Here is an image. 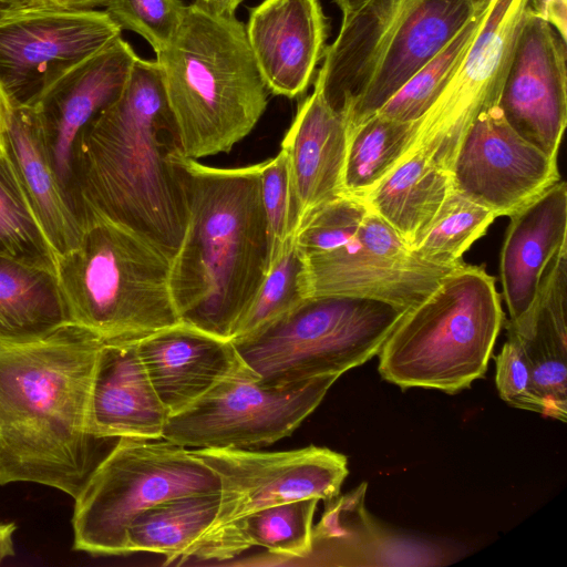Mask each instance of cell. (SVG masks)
<instances>
[{
    "instance_id": "obj_30",
    "label": "cell",
    "mask_w": 567,
    "mask_h": 567,
    "mask_svg": "<svg viewBox=\"0 0 567 567\" xmlns=\"http://www.w3.org/2000/svg\"><path fill=\"white\" fill-rule=\"evenodd\" d=\"M365 484L329 501L320 523L312 529V547L306 558L332 559L329 565H363L364 558H385L384 542L391 539L364 507ZM389 556V554H388ZM305 558V559H306Z\"/></svg>"
},
{
    "instance_id": "obj_11",
    "label": "cell",
    "mask_w": 567,
    "mask_h": 567,
    "mask_svg": "<svg viewBox=\"0 0 567 567\" xmlns=\"http://www.w3.org/2000/svg\"><path fill=\"white\" fill-rule=\"evenodd\" d=\"M190 452L217 475L219 506L214 523L186 560L198 545L255 512L303 498H334L348 475L343 454L315 445L280 452L236 447H202Z\"/></svg>"
},
{
    "instance_id": "obj_21",
    "label": "cell",
    "mask_w": 567,
    "mask_h": 567,
    "mask_svg": "<svg viewBox=\"0 0 567 567\" xmlns=\"http://www.w3.org/2000/svg\"><path fill=\"white\" fill-rule=\"evenodd\" d=\"M169 416L138 354L136 340L103 342L91 395L94 435L102 440H158Z\"/></svg>"
},
{
    "instance_id": "obj_40",
    "label": "cell",
    "mask_w": 567,
    "mask_h": 567,
    "mask_svg": "<svg viewBox=\"0 0 567 567\" xmlns=\"http://www.w3.org/2000/svg\"><path fill=\"white\" fill-rule=\"evenodd\" d=\"M529 11L549 22L567 40V0H529Z\"/></svg>"
},
{
    "instance_id": "obj_32",
    "label": "cell",
    "mask_w": 567,
    "mask_h": 567,
    "mask_svg": "<svg viewBox=\"0 0 567 567\" xmlns=\"http://www.w3.org/2000/svg\"><path fill=\"white\" fill-rule=\"evenodd\" d=\"M487 9L488 7L476 12L455 37L411 76L377 113L400 122L420 120L458 69L480 30Z\"/></svg>"
},
{
    "instance_id": "obj_20",
    "label": "cell",
    "mask_w": 567,
    "mask_h": 567,
    "mask_svg": "<svg viewBox=\"0 0 567 567\" xmlns=\"http://www.w3.org/2000/svg\"><path fill=\"white\" fill-rule=\"evenodd\" d=\"M348 147V125L318 86L299 105L286 132L281 148L286 154L296 229L316 207L342 195Z\"/></svg>"
},
{
    "instance_id": "obj_23",
    "label": "cell",
    "mask_w": 567,
    "mask_h": 567,
    "mask_svg": "<svg viewBox=\"0 0 567 567\" xmlns=\"http://www.w3.org/2000/svg\"><path fill=\"white\" fill-rule=\"evenodd\" d=\"M567 247L546 268L529 309L507 321V334L520 343L529 363L544 415L566 422L567 416Z\"/></svg>"
},
{
    "instance_id": "obj_19",
    "label": "cell",
    "mask_w": 567,
    "mask_h": 567,
    "mask_svg": "<svg viewBox=\"0 0 567 567\" xmlns=\"http://www.w3.org/2000/svg\"><path fill=\"white\" fill-rule=\"evenodd\" d=\"M302 257L308 298L358 296L406 308L424 300L456 268L426 262L414 252L406 257L379 254L362 246L355 235L334 249Z\"/></svg>"
},
{
    "instance_id": "obj_37",
    "label": "cell",
    "mask_w": 567,
    "mask_h": 567,
    "mask_svg": "<svg viewBox=\"0 0 567 567\" xmlns=\"http://www.w3.org/2000/svg\"><path fill=\"white\" fill-rule=\"evenodd\" d=\"M186 8L182 0H109L104 11L121 30L144 38L157 54L173 41Z\"/></svg>"
},
{
    "instance_id": "obj_13",
    "label": "cell",
    "mask_w": 567,
    "mask_h": 567,
    "mask_svg": "<svg viewBox=\"0 0 567 567\" xmlns=\"http://www.w3.org/2000/svg\"><path fill=\"white\" fill-rule=\"evenodd\" d=\"M528 6L529 0H492L458 69L419 120L406 153L420 151L450 173L468 126L482 111L498 104Z\"/></svg>"
},
{
    "instance_id": "obj_34",
    "label": "cell",
    "mask_w": 567,
    "mask_h": 567,
    "mask_svg": "<svg viewBox=\"0 0 567 567\" xmlns=\"http://www.w3.org/2000/svg\"><path fill=\"white\" fill-rule=\"evenodd\" d=\"M307 298L305 260L296 245L293 233L238 320L230 340L249 334L285 316Z\"/></svg>"
},
{
    "instance_id": "obj_8",
    "label": "cell",
    "mask_w": 567,
    "mask_h": 567,
    "mask_svg": "<svg viewBox=\"0 0 567 567\" xmlns=\"http://www.w3.org/2000/svg\"><path fill=\"white\" fill-rule=\"evenodd\" d=\"M409 309L358 296L310 297L231 341L262 384L282 388L364 364Z\"/></svg>"
},
{
    "instance_id": "obj_36",
    "label": "cell",
    "mask_w": 567,
    "mask_h": 567,
    "mask_svg": "<svg viewBox=\"0 0 567 567\" xmlns=\"http://www.w3.org/2000/svg\"><path fill=\"white\" fill-rule=\"evenodd\" d=\"M260 194L267 227L269 270L296 231L289 167L282 150L260 163Z\"/></svg>"
},
{
    "instance_id": "obj_27",
    "label": "cell",
    "mask_w": 567,
    "mask_h": 567,
    "mask_svg": "<svg viewBox=\"0 0 567 567\" xmlns=\"http://www.w3.org/2000/svg\"><path fill=\"white\" fill-rule=\"evenodd\" d=\"M318 498L291 501L255 512L216 537L202 543L188 559H231L250 547L266 548L285 559H305L311 551Z\"/></svg>"
},
{
    "instance_id": "obj_6",
    "label": "cell",
    "mask_w": 567,
    "mask_h": 567,
    "mask_svg": "<svg viewBox=\"0 0 567 567\" xmlns=\"http://www.w3.org/2000/svg\"><path fill=\"white\" fill-rule=\"evenodd\" d=\"M72 323L103 342L138 340L181 321L171 257L143 235L91 215L78 246L56 256Z\"/></svg>"
},
{
    "instance_id": "obj_42",
    "label": "cell",
    "mask_w": 567,
    "mask_h": 567,
    "mask_svg": "<svg viewBox=\"0 0 567 567\" xmlns=\"http://www.w3.org/2000/svg\"><path fill=\"white\" fill-rule=\"evenodd\" d=\"M16 529L17 525L14 523L0 522V565L16 554L13 544Z\"/></svg>"
},
{
    "instance_id": "obj_44",
    "label": "cell",
    "mask_w": 567,
    "mask_h": 567,
    "mask_svg": "<svg viewBox=\"0 0 567 567\" xmlns=\"http://www.w3.org/2000/svg\"><path fill=\"white\" fill-rule=\"evenodd\" d=\"M35 11V10H34ZM28 11L20 10L11 4L0 2V23Z\"/></svg>"
},
{
    "instance_id": "obj_5",
    "label": "cell",
    "mask_w": 567,
    "mask_h": 567,
    "mask_svg": "<svg viewBox=\"0 0 567 567\" xmlns=\"http://www.w3.org/2000/svg\"><path fill=\"white\" fill-rule=\"evenodd\" d=\"M480 10L468 0H368L342 18L315 79L348 131L375 114Z\"/></svg>"
},
{
    "instance_id": "obj_2",
    "label": "cell",
    "mask_w": 567,
    "mask_h": 567,
    "mask_svg": "<svg viewBox=\"0 0 567 567\" xmlns=\"http://www.w3.org/2000/svg\"><path fill=\"white\" fill-rule=\"evenodd\" d=\"M178 147L161 68L138 56L120 96L76 143L75 177L89 219L97 215L125 226L172 258L187 221L172 161Z\"/></svg>"
},
{
    "instance_id": "obj_35",
    "label": "cell",
    "mask_w": 567,
    "mask_h": 567,
    "mask_svg": "<svg viewBox=\"0 0 567 567\" xmlns=\"http://www.w3.org/2000/svg\"><path fill=\"white\" fill-rule=\"evenodd\" d=\"M369 208L360 198L340 196L309 212L295 231L303 256L334 249L357 233Z\"/></svg>"
},
{
    "instance_id": "obj_15",
    "label": "cell",
    "mask_w": 567,
    "mask_h": 567,
    "mask_svg": "<svg viewBox=\"0 0 567 567\" xmlns=\"http://www.w3.org/2000/svg\"><path fill=\"white\" fill-rule=\"evenodd\" d=\"M138 56L116 38L51 85L33 105L65 202L85 227L87 212L75 177V147L85 126L122 93Z\"/></svg>"
},
{
    "instance_id": "obj_24",
    "label": "cell",
    "mask_w": 567,
    "mask_h": 567,
    "mask_svg": "<svg viewBox=\"0 0 567 567\" xmlns=\"http://www.w3.org/2000/svg\"><path fill=\"white\" fill-rule=\"evenodd\" d=\"M0 145L55 256L74 249L83 227L62 194L33 107L6 103Z\"/></svg>"
},
{
    "instance_id": "obj_43",
    "label": "cell",
    "mask_w": 567,
    "mask_h": 567,
    "mask_svg": "<svg viewBox=\"0 0 567 567\" xmlns=\"http://www.w3.org/2000/svg\"><path fill=\"white\" fill-rule=\"evenodd\" d=\"M367 1L368 0H334L342 12V17L354 12Z\"/></svg>"
},
{
    "instance_id": "obj_25",
    "label": "cell",
    "mask_w": 567,
    "mask_h": 567,
    "mask_svg": "<svg viewBox=\"0 0 567 567\" xmlns=\"http://www.w3.org/2000/svg\"><path fill=\"white\" fill-rule=\"evenodd\" d=\"M452 188L450 173L424 153L413 151L362 198L410 249L426 230Z\"/></svg>"
},
{
    "instance_id": "obj_16",
    "label": "cell",
    "mask_w": 567,
    "mask_h": 567,
    "mask_svg": "<svg viewBox=\"0 0 567 567\" xmlns=\"http://www.w3.org/2000/svg\"><path fill=\"white\" fill-rule=\"evenodd\" d=\"M498 107L508 125L557 158L567 124V40L528 11L518 31Z\"/></svg>"
},
{
    "instance_id": "obj_10",
    "label": "cell",
    "mask_w": 567,
    "mask_h": 567,
    "mask_svg": "<svg viewBox=\"0 0 567 567\" xmlns=\"http://www.w3.org/2000/svg\"><path fill=\"white\" fill-rule=\"evenodd\" d=\"M338 378L321 375L282 388L259 380L221 383L171 415L162 439L193 449L270 445L289 436L317 409Z\"/></svg>"
},
{
    "instance_id": "obj_26",
    "label": "cell",
    "mask_w": 567,
    "mask_h": 567,
    "mask_svg": "<svg viewBox=\"0 0 567 567\" xmlns=\"http://www.w3.org/2000/svg\"><path fill=\"white\" fill-rule=\"evenodd\" d=\"M68 323L55 269L0 256V344L34 341Z\"/></svg>"
},
{
    "instance_id": "obj_45",
    "label": "cell",
    "mask_w": 567,
    "mask_h": 567,
    "mask_svg": "<svg viewBox=\"0 0 567 567\" xmlns=\"http://www.w3.org/2000/svg\"><path fill=\"white\" fill-rule=\"evenodd\" d=\"M476 10H483L489 6L492 0H468Z\"/></svg>"
},
{
    "instance_id": "obj_3",
    "label": "cell",
    "mask_w": 567,
    "mask_h": 567,
    "mask_svg": "<svg viewBox=\"0 0 567 567\" xmlns=\"http://www.w3.org/2000/svg\"><path fill=\"white\" fill-rule=\"evenodd\" d=\"M187 221L171 258V289L181 320L231 339L268 271L260 163L219 168L172 154Z\"/></svg>"
},
{
    "instance_id": "obj_39",
    "label": "cell",
    "mask_w": 567,
    "mask_h": 567,
    "mask_svg": "<svg viewBox=\"0 0 567 567\" xmlns=\"http://www.w3.org/2000/svg\"><path fill=\"white\" fill-rule=\"evenodd\" d=\"M20 10L34 11L45 9H97L106 7L109 0H0Z\"/></svg>"
},
{
    "instance_id": "obj_17",
    "label": "cell",
    "mask_w": 567,
    "mask_h": 567,
    "mask_svg": "<svg viewBox=\"0 0 567 567\" xmlns=\"http://www.w3.org/2000/svg\"><path fill=\"white\" fill-rule=\"evenodd\" d=\"M136 347L171 415L186 410L221 383L259 380L230 339L183 320L136 340Z\"/></svg>"
},
{
    "instance_id": "obj_38",
    "label": "cell",
    "mask_w": 567,
    "mask_h": 567,
    "mask_svg": "<svg viewBox=\"0 0 567 567\" xmlns=\"http://www.w3.org/2000/svg\"><path fill=\"white\" fill-rule=\"evenodd\" d=\"M507 337L496 357L495 383L499 396L514 408L544 415V405L535 391L524 350L516 338L509 334Z\"/></svg>"
},
{
    "instance_id": "obj_29",
    "label": "cell",
    "mask_w": 567,
    "mask_h": 567,
    "mask_svg": "<svg viewBox=\"0 0 567 567\" xmlns=\"http://www.w3.org/2000/svg\"><path fill=\"white\" fill-rule=\"evenodd\" d=\"M419 120L400 122L378 113L348 131L342 195L362 199L412 146Z\"/></svg>"
},
{
    "instance_id": "obj_1",
    "label": "cell",
    "mask_w": 567,
    "mask_h": 567,
    "mask_svg": "<svg viewBox=\"0 0 567 567\" xmlns=\"http://www.w3.org/2000/svg\"><path fill=\"white\" fill-rule=\"evenodd\" d=\"M102 344L75 323L0 344V486L34 483L73 499L80 494L109 441L91 425Z\"/></svg>"
},
{
    "instance_id": "obj_12",
    "label": "cell",
    "mask_w": 567,
    "mask_h": 567,
    "mask_svg": "<svg viewBox=\"0 0 567 567\" xmlns=\"http://www.w3.org/2000/svg\"><path fill=\"white\" fill-rule=\"evenodd\" d=\"M122 30L104 10L45 9L0 23V93L8 105L32 107L43 93Z\"/></svg>"
},
{
    "instance_id": "obj_46",
    "label": "cell",
    "mask_w": 567,
    "mask_h": 567,
    "mask_svg": "<svg viewBox=\"0 0 567 567\" xmlns=\"http://www.w3.org/2000/svg\"><path fill=\"white\" fill-rule=\"evenodd\" d=\"M4 105H6V101L3 100V97L0 93V130L2 126V122H3Z\"/></svg>"
},
{
    "instance_id": "obj_9",
    "label": "cell",
    "mask_w": 567,
    "mask_h": 567,
    "mask_svg": "<svg viewBox=\"0 0 567 567\" xmlns=\"http://www.w3.org/2000/svg\"><path fill=\"white\" fill-rule=\"evenodd\" d=\"M219 493L213 470L164 439L120 437L74 498L73 549L126 555L131 523L147 508L185 495Z\"/></svg>"
},
{
    "instance_id": "obj_4",
    "label": "cell",
    "mask_w": 567,
    "mask_h": 567,
    "mask_svg": "<svg viewBox=\"0 0 567 567\" xmlns=\"http://www.w3.org/2000/svg\"><path fill=\"white\" fill-rule=\"evenodd\" d=\"M156 61L186 157L229 153L265 113L269 91L245 24L236 18L187 6L176 35Z\"/></svg>"
},
{
    "instance_id": "obj_28",
    "label": "cell",
    "mask_w": 567,
    "mask_h": 567,
    "mask_svg": "<svg viewBox=\"0 0 567 567\" xmlns=\"http://www.w3.org/2000/svg\"><path fill=\"white\" fill-rule=\"evenodd\" d=\"M218 506L219 493H214L179 496L147 508L127 528L128 554H162L165 565L185 561L214 523Z\"/></svg>"
},
{
    "instance_id": "obj_7",
    "label": "cell",
    "mask_w": 567,
    "mask_h": 567,
    "mask_svg": "<svg viewBox=\"0 0 567 567\" xmlns=\"http://www.w3.org/2000/svg\"><path fill=\"white\" fill-rule=\"evenodd\" d=\"M503 322L494 278L463 262L400 319L378 371L401 389L457 393L484 377Z\"/></svg>"
},
{
    "instance_id": "obj_33",
    "label": "cell",
    "mask_w": 567,
    "mask_h": 567,
    "mask_svg": "<svg viewBox=\"0 0 567 567\" xmlns=\"http://www.w3.org/2000/svg\"><path fill=\"white\" fill-rule=\"evenodd\" d=\"M0 256L55 269L56 256L0 145Z\"/></svg>"
},
{
    "instance_id": "obj_31",
    "label": "cell",
    "mask_w": 567,
    "mask_h": 567,
    "mask_svg": "<svg viewBox=\"0 0 567 567\" xmlns=\"http://www.w3.org/2000/svg\"><path fill=\"white\" fill-rule=\"evenodd\" d=\"M496 215L452 186L437 214L412 251L422 260L446 267L462 265L467 249L483 237Z\"/></svg>"
},
{
    "instance_id": "obj_18",
    "label": "cell",
    "mask_w": 567,
    "mask_h": 567,
    "mask_svg": "<svg viewBox=\"0 0 567 567\" xmlns=\"http://www.w3.org/2000/svg\"><path fill=\"white\" fill-rule=\"evenodd\" d=\"M248 44L275 95H302L327 49L328 23L319 0H264L249 10Z\"/></svg>"
},
{
    "instance_id": "obj_41",
    "label": "cell",
    "mask_w": 567,
    "mask_h": 567,
    "mask_svg": "<svg viewBox=\"0 0 567 567\" xmlns=\"http://www.w3.org/2000/svg\"><path fill=\"white\" fill-rule=\"evenodd\" d=\"M243 0H194L193 4L204 12L223 19H235Z\"/></svg>"
},
{
    "instance_id": "obj_14",
    "label": "cell",
    "mask_w": 567,
    "mask_h": 567,
    "mask_svg": "<svg viewBox=\"0 0 567 567\" xmlns=\"http://www.w3.org/2000/svg\"><path fill=\"white\" fill-rule=\"evenodd\" d=\"M450 175L455 190L496 217H509L561 179L557 158L520 137L498 104L482 111L468 126Z\"/></svg>"
},
{
    "instance_id": "obj_22",
    "label": "cell",
    "mask_w": 567,
    "mask_h": 567,
    "mask_svg": "<svg viewBox=\"0 0 567 567\" xmlns=\"http://www.w3.org/2000/svg\"><path fill=\"white\" fill-rule=\"evenodd\" d=\"M499 276L509 320L533 303L553 258L567 247V185L558 181L509 216Z\"/></svg>"
}]
</instances>
